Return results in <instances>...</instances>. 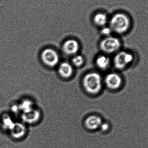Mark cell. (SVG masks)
Returning <instances> with one entry per match:
<instances>
[{
	"instance_id": "obj_1",
	"label": "cell",
	"mask_w": 148,
	"mask_h": 148,
	"mask_svg": "<svg viewBox=\"0 0 148 148\" xmlns=\"http://www.w3.org/2000/svg\"><path fill=\"white\" fill-rule=\"evenodd\" d=\"M109 23L112 32L119 35L127 34L133 25L132 18L126 12H118L114 14L109 20Z\"/></svg>"
},
{
	"instance_id": "obj_2",
	"label": "cell",
	"mask_w": 148,
	"mask_h": 148,
	"mask_svg": "<svg viewBox=\"0 0 148 148\" xmlns=\"http://www.w3.org/2000/svg\"><path fill=\"white\" fill-rule=\"evenodd\" d=\"M83 84L84 89L88 93L93 95L97 94L101 90V77L96 73L87 74L84 77Z\"/></svg>"
},
{
	"instance_id": "obj_3",
	"label": "cell",
	"mask_w": 148,
	"mask_h": 148,
	"mask_svg": "<svg viewBox=\"0 0 148 148\" xmlns=\"http://www.w3.org/2000/svg\"><path fill=\"white\" fill-rule=\"evenodd\" d=\"M134 58V55L129 51H119L114 58V66L118 70H124L133 64Z\"/></svg>"
},
{
	"instance_id": "obj_4",
	"label": "cell",
	"mask_w": 148,
	"mask_h": 148,
	"mask_svg": "<svg viewBox=\"0 0 148 148\" xmlns=\"http://www.w3.org/2000/svg\"><path fill=\"white\" fill-rule=\"evenodd\" d=\"M121 45V42L119 38L110 36L101 41L100 47L102 51L104 53L112 54L117 53Z\"/></svg>"
},
{
	"instance_id": "obj_5",
	"label": "cell",
	"mask_w": 148,
	"mask_h": 148,
	"mask_svg": "<svg viewBox=\"0 0 148 148\" xmlns=\"http://www.w3.org/2000/svg\"><path fill=\"white\" fill-rule=\"evenodd\" d=\"M41 59L45 65L50 67L56 66L60 61L58 53L55 50L50 48L46 49L42 51Z\"/></svg>"
},
{
	"instance_id": "obj_6",
	"label": "cell",
	"mask_w": 148,
	"mask_h": 148,
	"mask_svg": "<svg viewBox=\"0 0 148 148\" xmlns=\"http://www.w3.org/2000/svg\"><path fill=\"white\" fill-rule=\"evenodd\" d=\"M104 82L106 86L109 89L114 90L121 88L123 81L121 75L117 73H112L106 76Z\"/></svg>"
},
{
	"instance_id": "obj_7",
	"label": "cell",
	"mask_w": 148,
	"mask_h": 148,
	"mask_svg": "<svg viewBox=\"0 0 148 148\" xmlns=\"http://www.w3.org/2000/svg\"><path fill=\"white\" fill-rule=\"evenodd\" d=\"M9 132L11 137L15 139H20L23 138L26 134L27 128L23 123L15 122Z\"/></svg>"
},
{
	"instance_id": "obj_8",
	"label": "cell",
	"mask_w": 148,
	"mask_h": 148,
	"mask_svg": "<svg viewBox=\"0 0 148 148\" xmlns=\"http://www.w3.org/2000/svg\"><path fill=\"white\" fill-rule=\"evenodd\" d=\"M40 117V113L37 110L33 109L28 112L22 113L21 118L24 123L33 124L37 122Z\"/></svg>"
},
{
	"instance_id": "obj_9",
	"label": "cell",
	"mask_w": 148,
	"mask_h": 148,
	"mask_svg": "<svg viewBox=\"0 0 148 148\" xmlns=\"http://www.w3.org/2000/svg\"><path fill=\"white\" fill-rule=\"evenodd\" d=\"M79 49L78 42L75 40L70 39L66 40L62 45L63 52L68 55H73L78 52Z\"/></svg>"
},
{
	"instance_id": "obj_10",
	"label": "cell",
	"mask_w": 148,
	"mask_h": 148,
	"mask_svg": "<svg viewBox=\"0 0 148 148\" xmlns=\"http://www.w3.org/2000/svg\"><path fill=\"white\" fill-rule=\"evenodd\" d=\"M102 123L101 119L99 116L92 115L86 118L84 125L89 130H95L100 127Z\"/></svg>"
},
{
	"instance_id": "obj_11",
	"label": "cell",
	"mask_w": 148,
	"mask_h": 148,
	"mask_svg": "<svg viewBox=\"0 0 148 148\" xmlns=\"http://www.w3.org/2000/svg\"><path fill=\"white\" fill-rule=\"evenodd\" d=\"M59 74L62 77L67 78L70 77L73 73V69L70 63L67 62L62 63L58 69Z\"/></svg>"
},
{
	"instance_id": "obj_12",
	"label": "cell",
	"mask_w": 148,
	"mask_h": 148,
	"mask_svg": "<svg viewBox=\"0 0 148 148\" xmlns=\"http://www.w3.org/2000/svg\"><path fill=\"white\" fill-rule=\"evenodd\" d=\"M110 58L106 56L102 55L98 56L96 60L97 66L101 69H106L109 67L110 65Z\"/></svg>"
},
{
	"instance_id": "obj_13",
	"label": "cell",
	"mask_w": 148,
	"mask_h": 148,
	"mask_svg": "<svg viewBox=\"0 0 148 148\" xmlns=\"http://www.w3.org/2000/svg\"><path fill=\"white\" fill-rule=\"evenodd\" d=\"M94 21L96 25L103 27L109 22L108 18L104 13H97L94 16Z\"/></svg>"
},
{
	"instance_id": "obj_14",
	"label": "cell",
	"mask_w": 148,
	"mask_h": 148,
	"mask_svg": "<svg viewBox=\"0 0 148 148\" xmlns=\"http://www.w3.org/2000/svg\"><path fill=\"white\" fill-rule=\"evenodd\" d=\"M15 122L9 116H4L2 120V126L4 129L9 130L14 126Z\"/></svg>"
},
{
	"instance_id": "obj_15",
	"label": "cell",
	"mask_w": 148,
	"mask_h": 148,
	"mask_svg": "<svg viewBox=\"0 0 148 148\" xmlns=\"http://www.w3.org/2000/svg\"><path fill=\"white\" fill-rule=\"evenodd\" d=\"M33 103L29 100H24L19 105L20 110L22 111L23 113L28 112L34 109Z\"/></svg>"
},
{
	"instance_id": "obj_16",
	"label": "cell",
	"mask_w": 148,
	"mask_h": 148,
	"mask_svg": "<svg viewBox=\"0 0 148 148\" xmlns=\"http://www.w3.org/2000/svg\"><path fill=\"white\" fill-rule=\"evenodd\" d=\"M84 62L83 57L81 55H76L74 56L72 60V62L74 66L76 67L81 66Z\"/></svg>"
},
{
	"instance_id": "obj_17",
	"label": "cell",
	"mask_w": 148,
	"mask_h": 148,
	"mask_svg": "<svg viewBox=\"0 0 148 148\" xmlns=\"http://www.w3.org/2000/svg\"><path fill=\"white\" fill-rule=\"evenodd\" d=\"M112 32V31L110 28L109 27H104L101 30L102 34L107 36H110Z\"/></svg>"
},
{
	"instance_id": "obj_18",
	"label": "cell",
	"mask_w": 148,
	"mask_h": 148,
	"mask_svg": "<svg viewBox=\"0 0 148 148\" xmlns=\"http://www.w3.org/2000/svg\"><path fill=\"white\" fill-rule=\"evenodd\" d=\"M102 131H107L110 128V126L108 123H102L101 124V127H100Z\"/></svg>"
}]
</instances>
